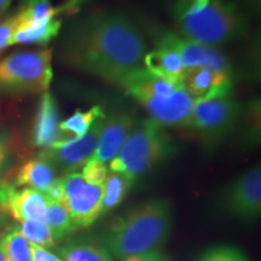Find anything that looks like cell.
I'll return each mask as SVG.
<instances>
[{"mask_svg": "<svg viewBox=\"0 0 261 261\" xmlns=\"http://www.w3.org/2000/svg\"><path fill=\"white\" fill-rule=\"evenodd\" d=\"M68 63L110 84L143 68L146 44L138 27L120 12H92L71 24L64 39Z\"/></svg>", "mask_w": 261, "mask_h": 261, "instance_id": "1", "label": "cell"}, {"mask_svg": "<svg viewBox=\"0 0 261 261\" xmlns=\"http://www.w3.org/2000/svg\"><path fill=\"white\" fill-rule=\"evenodd\" d=\"M173 225L169 202L151 200L133 208L110 224L103 236L104 248L117 259L160 249Z\"/></svg>", "mask_w": 261, "mask_h": 261, "instance_id": "2", "label": "cell"}, {"mask_svg": "<svg viewBox=\"0 0 261 261\" xmlns=\"http://www.w3.org/2000/svg\"><path fill=\"white\" fill-rule=\"evenodd\" d=\"M174 17L182 38L212 47L236 40L246 32L243 15L227 0H211L202 9L178 4Z\"/></svg>", "mask_w": 261, "mask_h": 261, "instance_id": "3", "label": "cell"}, {"mask_svg": "<svg viewBox=\"0 0 261 261\" xmlns=\"http://www.w3.org/2000/svg\"><path fill=\"white\" fill-rule=\"evenodd\" d=\"M175 148L162 126L154 120L137 123L132 133L120 149L119 154L110 161V171L126 174L136 181L163 160L174 154Z\"/></svg>", "mask_w": 261, "mask_h": 261, "instance_id": "4", "label": "cell"}, {"mask_svg": "<svg viewBox=\"0 0 261 261\" xmlns=\"http://www.w3.org/2000/svg\"><path fill=\"white\" fill-rule=\"evenodd\" d=\"M52 77L51 48L16 52L0 60V94L47 92Z\"/></svg>", "mask_w": 261, "mask_h": 261, "instance_id": "5", "label": "cell"}, {"mask_svg": "<svg viewBox=\"0 0 261 261\" xmlns=\"http://www.w3.org/2000/svg\"><path fill=\"white\" fill-rule=\"evenodd\" d=\"M240 104L233 91L195 99L187 128L197 132L204 142L215 143L223 138L237 122Z\"/></svg>", "mask_w": 261, "mask_h": 261, "instance_id": "6", "label": "cell"}, {"mask_svg": "<svg viewBox=\"0 0 261 261\" xmlns=\"http://www.w3.org/2000/svg\"><path fill=\"white\" fill-rule=\"evenodd\" d=\"M104 120L106 117L97 120L80 138L73 139L70 142L55 143L50 148L41 150L39 155L48 160L55 168L64 172V174L75 172L77 168L83 167L93 156L99 142Z\"/></svg>", "mask_w": 261, "mask_h": 261, "instance_id": "7", "label": "cell"}, {"mask_svg": "<svg viewBox=\"0 0 261 261\" xmlns=\"http://www.w3.org/2000/svg\"><path fill=\"white\" fill-rule=\"evenodd\" d=\"M225 211L237 219L252 221L261 213V171L256 166L240 175L224 194Z\"/></svg>", "mask_w": 261, "mask_h": 261, "instance_id": "8", "label": "cell"}, {"mask_svg": "<svg viewBox=\"0 0 261 261\" xmlns=\"http://www.w3.org/2000/svg\"><path fill=\"white\" fill-rule=\"evenodd\" d=\"M158 44L165 45L178 52L185 69L207 68L217 73L232 75V67L226 56L217 47L200 44L172 32L162 33Z\"/></svg>", "mask_w": 261, "mask_h": 261, "instance_id": "9", "label": "cell"}, {"mask_svg": "<svg viewBox=\"0 0 261 261\" xmlns=\"http://www.w3.org/2000/svg\"><path fill=\"white\" fill-rule=\"evenodd\" d=\"M194 100L181 87L168 97L148 98L139 104L145 108L151 120L160 126L185 127L190 119Z\"/></svg>", "mask_w": 261, "mask_h": 261, "instance_id": "10", "label": "cell"}, {"mask_svg": "<svg viewBox=\"0 0 261 261\" xmlns=\"http://www.w3.org/2000/svg\"><path fill=\"white\" fill-rule=\"evenodd\" d=\"M114 85H117L139 103L148 98L168 97L182 87L181 84L172 83L150 74L144 68L128 71L117 79Z\"/></svg>", "mask_w": 261, "mask_h": 261, "instance_id": "11", "label": "cell"}, {"mask_svg": "<svg viewBox=\"0 0 261 261\" xmlns=\"http://www.w3.org/2000/svg\"><path fill=\"white\" fill-rule=\"evenodd\" d=\"M136 125V119L128 114H115L108 120H104L99 142L91 159L102 163L112 161L119 154L120 149L125 144Z\"/></svg>", "mask_w": 261, "mask_h": 261, "instance_id": "12", "label": "cell"}, {"mask_svg": "<svg viewBox=\"0 0 261 261\" xmlns=\"http://www.w3.org/2000/svg\"><path fill=\"white\" fill-rule=\"evenodd\" d=\"M60 110L50 92H44L39 100L32 128V144L42 150L50 148L60 139Z\"/></svg>", "mask_w": 261, "mask_h": 261, "instance_id": "13", "label": "cell"}, {"mask_svg": "<svg viewBox=\"0 0 261 261\" xmlns=\"http://www.w3.org/2000/svg\"><path fill=\"white\" fill-rule=\"evenodd\" d=\"M182 87L194 99L208 98L232 91V75L217 73L207 68L185 69Z\"/></svg>", "mask_w": 261, "mask_h": 261, "instance_id": "14", "label": "cell"}, {"mask_svg": "<svg viewBox=\"0 0 261 261\" xmlns=\"http://www.w3.org/2000/svg\"><path fill=\"white\" fill-rule=\"evenodd\" d=\"M103 189L104 185L86 184L79 194L64 202L75 227H89L102 215Z\"/></svg>", "mask_w": 261, "mask_h": 261, "instance_id": "15", "label": "cell"}, {"mask_svg": "<svg viewBox=\"0 0 261 261\" xmlns=\"http://www.w3.org/2000/svg\"><path fill=\"white\" fill-rule=\"evenodd\" d=\"M56 171L48 160L38 155L17 169L12 184L16 188H29L45 194L56 181Z\"/></svg>", "mask_w": 261, "mask_h": 261, "instance_id": "16", "label": "cell"}, {"mask_svg": "<svg viewBox=\"0 0 261 261\" xmlns=\"http://www.w3.org/2000/svg\"><path fill=\"white\" fill-rule=\"evenodd\" d=\"M155 50L146 52L143 64L150 74L161 79L181 84L185 67L178 52L165 45L156 44Z\"/></svg>", "mask_w": 261, "mask_h": 261, "instance_id": "17", "label": "cell"}, {"mask_svg": "<svg viewBox=\"0 0 261 261\" xmlns=\"http://www.w3.org/2000/svg\"><path fill=\"white\" fill-rule=\"evenodd\" d=\"M106 117L103 108L94 106L90 108L86 112L77 110L74 115L60 122L58 129H60V139L56 143L70 142V140L80 138L91 128L97 120Z\"/></svg>", "mask_w": 261, "mask_h": 261, "instance_id": "18", "label": "cell"}, {"mask_svg": "<svg viewBox=\"0 0 261 261\" xmlns=\"http://www.w3.org/2000/svg\"><path fill=\"white\" fill-rule=\"evenodd\" d=\"M16 15L18 17V28H24L45 23L60 14L51 0H23Z\"/></svg>", "mask_w": 261, "mask_h": 261, "instance_id": "19", "label": "cell"}, {"mask_svg": "<svg viewBox=\"0 0 261 261\" xmlns=\"http://www.w3.org/2000/svg\"><path fill=\"white\" fill-rule=\"evenodd\" d=\"M62 22L60 19L52 18L45 23L34 25V27H24L16 29L10 40V46L19 44H34L45 45L48 44L52 39L56 38L60 33Z\"/></svg>", "mask_w": 261, "mask_h": 261, "instance_id": "20", "label": "cell"}, {"mask_svg": "<svg viewBox=\"0 0 261 261\" xmlns=\"http://www.w3.org/2000/svg\"><path fill=\"white\" fill-rule=\"evenodd\" d=\"M133 182L135 180L127 177L123 173L112 172L110 174H108L103 189L102 214L113 211L121 203L132 188Z\"/></svg>", "mask_w": 261, "mask_h": 261, "instance_id": "21", "label": "cell"}, {"mask_svg": "<svg viewBox=\"0 0 261 261\" xmlns=\"http://www.w3.org/2000/svg\"><path fill=\"white\" fill-rule=\"evenodd\" d=\"M44 221L50 227L58 242L76 230L65 205L63 203H58V202L48 201Z\"/></svg>", "mask_w": 261, "mask_h": 261, "instance_id": "22", "label": "cell"}, {"mask_svg": "<svg viewBox=\"0 0 261 261\" xmlns=\"http://www.w3.org/2000/svg\"><path fill=\"white\" fill-rule=\"evenodd\" d=\"M63 261H113L112 255L104 247L89 242H75L60 250Z\"/></svg>", "mask_w": 261, "mask_h": 261, "instance_id": "23", "label": "cell"}, {"mask_svg": "<svg viewBox=\"0 0 261 261\" xmlns=\"http://www.w3.org/2000/svg\"><path fill=\"white\" fill-rule=\"evenodd\" d=\"M8 261H32L31 244L19 232L18 226L8 228L2 234Z\"/></svg>", "mask_w": 261, "mask_h": 261, "instance_id": "24", "label": "cell"}, {"mask_svg": "<svg viewBox=\"0 0 261 261\" xmlns=\"http://www.w3.org/2000/svg\"><path fill=\"white\" fill-rule=\"evenodd\" d=\"M18 230L28 243L42 248H54L58 243L54 233L45 221H23L19 223Z\"/></svg>", "mask_w": 261, "mask_h": 261, "instance_id": "25", "label": "cell"}, {"mask_svg": "<svg viewBox=\"0 0 261 261\" xmlns=\"http://www.w3.org/2000/svg\"><path fill=\"white\" fill-rule=\"evenodd\" d=\"M198 261H248L240 249L230 246H219L208 249Z\"/></svg>", "mask_w": 261, "mask_h": 261, "instance_id": "26", "label": "cell"}, {"mask_svg": "<svg viewBox=\"0 0 261 261\" xmlns=\"http://www.w3.org/2000/svg\"><path fill=\"white\" fill-rule=\"evenodd\" d=\"M108 168L106 163H102L94 159H90L89 161L84 165L83 168V175L84 180L86 184L92 185H104L108 177Z\"/></svg>", "mask_w": 261, "mask_h": 261, "instance_id": "27", "label": "cell"}, {"mask_svg": "<svg viewBox=\"0 0 261 261\" xmlns=\"http://www.w3.org/2000/svg\"><path fill=\"white\" fill-rule=\"evenodd\" d=\"M58 180H60L62 189H63L64 202L76 196L86 185V181L84 180L81 173L76 172L65 173L63 177L58 178Z\"/></svg>", "mask_w": 261, "mask_h": 261, "instance_id": "28", "label": "cell"}, {"mask_svg": "<svg viewBox=\"0 0 261 261\" xmlns=\"http://www.w3.org/2000/svg\"><path fill=\"white\" fill-rule=\"evenodd\" d=\"M17 28L18 17L16 14L0 21V54L10 46V40Z\"/></svg>", "mask_w": 261, "mask_h": 261, "instance_id": "29", "label": "cell"}, {"mask_svg": "<svg viewBox=\"0 0 261 261\" xmlns=\"http://www.w3.org/2000/svg\"><path fill=\"white\" fill-rule=\"evenodd\" d=\"M11 155L12 150L10 139L4 133H0V177L5 172V169L8 168L9 163L11 161Z\"/></svg>", "mask_w": 261, "mask_h": 261, "instance_id": "30", "label": "cell"}, {"mask_svg": "<svg viewBox=\"0 0 261 261\" xmlns=\"http://www.w3.org/2000/svg\"><path fill=\"white\" fill-rule=\"evenodd\" d=\"M31 253L32 261H63L46 248L34 246V244H31Z\"/></svg>", "mask_w": 261, "mask_h": 261, "instance_id": "31", "label": "cell"}, {"mask_svg": "<svg viewBox=\"0 0 261 261\" xmlns=\"http://www.w3.org/2000/svg\"><path fill=\"white\" fill-rule=\"evenodd\" d=\"M123 261H169V257L167 254L163 253L162 250L156 249L152 250V252L126 257V259H123Z\"/></svg>", "mask_w": 261, "mask_h": 261, "instance_id": "32", "label": "cell"}, {"mask_svg": "<svg viewBox=\"0 0 261 261\" xmlns=\"http://www.w3.org/2000/svg\"><path fill=\"white\" fill-rule=\"evenodd\" d=\"M87 0H65V2L61 6H58V14H65V15H74L81 8V5L85 4Z\"/></svg>", "mask_w": 261, "mask_h": 261, "instance_id": "33", "label": "cell"}, {"mask_svg": "<svg viewBox=\"0 0 261 261\" xmlns=\"http://www.w3.org/2000/svg\"><path fill=\"white\" fill-rule=\"evenodd\" d=\"M211 0H189L188 5L192 9H202L204 8L205 5H208Z\"/></svg>", "mask_w": 261, "mask_h": 261, "instance_id": "34", "label": "cell"}, {"mask_svg": "<svg viewBox=\"0 0 261 261\" xmlns=\"http://www.w3.org/2000/svg\"><path fill=\"white\" fill-rule=\"evenodd\" d=\"M0 261H8L4 243H3V240H2V234H0Z\"/></svg>", "mask_w": 261, "mask_h": 261, "instance_id": "35", "label": "cell"}, {"mask_svg": "<svg viewBox=\"0 0 261 261\" xmlns=\"http://www.w3.org/2000/svg\"><path fill=\"white\" fill-rule=\"evenodd\" d=\"M11 3H12V0H0V8L4 9L5 11H8L10 5H11Z\"/></svg>", "mask_w": 261, "mask_h": 261, "instance_id": "36", "label": "cell"}, {"mask_svg": "<svg viewBox=\"0 0 261 261\" xmlns=\"http://www.w3.org/2000/svg\"><path fill=\"white\" fill-rule=\"evenodd\" d=\"M5 10L4 9H2L0 8V21H3V17H4V15H5Z\"/></svg>", "mask_w": 261, "mask_h": 261, "instance_id": "37", "label": "cell"}, {"mask_svg": "<svg viewBox=\"0 0 261 261\" xmlns=\"http://www.w3.org/2000/svg\"><path fill=\"white\" fill-rule=\"evenodd\" d=\"M0 221H2V218H0Z\"/></svg>", "mask_w": 261, "mask_h": 261, "instance_id": "38", "label": "cell"}]
</instances>
